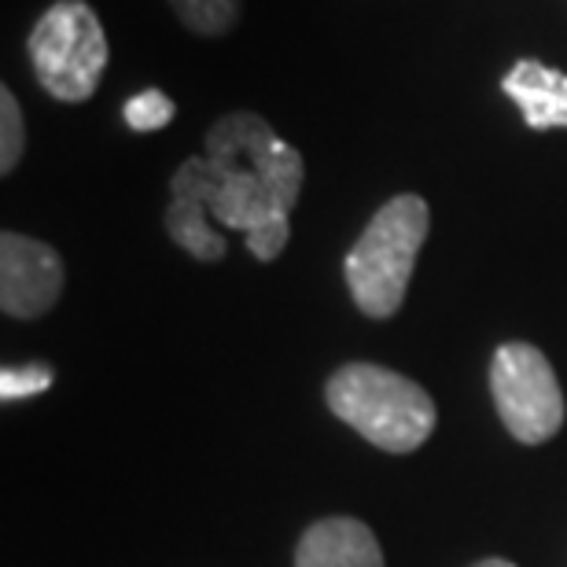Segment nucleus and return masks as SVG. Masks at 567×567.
<instances>
[{"label": "nucleus", "instance_id": "nucleus-15", "mask_svg": "<svg viewBox=\"0 0 567 567\" xmlns=\"http://www.w3.org/2000/svg\"><path fill=\"white\" fill-rule=\"evenodd\" d=\"M472 567H516V564H508V560H502V557H486V560H475Z\"/></svg>", "mask_w": 567, "mask_h": 567}, {"label": "nucleus", "instance_id": "nucleus-6", "mask_svg": "<svg viewBox=\"0 0 567 567\" xmlns=\"http://www.w3.org/2000/svg\"><path fill=\"white\" fill-rule=\"evenodd\" d=\"M66 266L60 251L22 233L0 236V310L16 321H38L60 302Z\"/></svg>", "mask_w": 567, "mask_h": 567}, {"label": "nucleus", "instance_id": "nucleus-3", "mask_svg": "<svg viewBox=\"0 0 567 567\" xmlns=\"http://www.w3.org/2000/svg\"><path fill=\"white\" fill-rule=\"evenodd\" d=\"M427 229V199L416 196V192H402V196L388 199L372 214L365 233L347 251V288L354 295L358 310L372 317V321H388V317L402 310Z\"/></svg>", "mask_w": 567, "mask_h": 567}, {"label": "nucleus", "instance_id": "nucleus-4", "mask_svg": "<svg viewBox=\"0 0 567 567\" xmlns=\"http://www.w3.org/2000/svg\"><path fill=\"white\" fill-rule=\"evenodd\" d=\"M38 85L60 104H85L104 82L111 49L104 22L85 0H55L27 38Z\"/></svg>", "mask_w": 567, "mask_h": 567}, {"label": "nucleus", "instance_id": "nucleus-11", "mask_svg": "<svg viewBox=\"0 0 567 567\" xmlns=\"http://www.w3.org/2000/svg\"><path fill=\"white\" fill-rule=\"evenodd\" d=\"M196 38H229L244 19V0H166Z\"/></svg>", "mask_w": 567, "mask_h": 567}, {"label": "nucleus", "instance_id": "nucleus-10", "mask_svg": "<svg viewBox=\"0 0 567 567\" xmlns=\"http://www.w3.org/2000/svg\"><path fill=\"white\" fill-rule=\"evenodd\" d=\"M274 141L280 137L262 115H255V111H229V115H221L207 130L203 155L214 158V163H251Z\"/></svg>", "mask_w": 567, "mask_h": 567}, {"label": "nucleus", "instance_id": "nucleus-5", "mask_svg": "<svg viewBox=\"0 0 567 567\" xmlns=\"http://www.w3.org/2000/svg\"><path fill=\"white\" fill-rule=\"evenodd\" d=\"M491 394L508 435L542 446L564 427V391L549 358L535 343H502L491 361Z\"/></svg>", "mask_w": 567, "mask_h": 567}, {"label": "nucleus", "instance_id": "nucleus-2", "mask_svg": "<svg viewBox=\"0 0 567 567\" xmlns=\"http://www.w3.org/2000/svg\"><path fill=\"white\" fill-rule=\"evenodd\" d=\"M324 399L347 427L383 453H413L435 431V402L416 380L372 361H350L324 383Z\"/></svg>", "mask_w": 567, "mask_h": 567}, {"label": "nucleus", "instance_id": "nucleus-9", "mask_svg": "<svg viewBox=\"0 0 567 567\" xmlns=\"http://www.w3.org/2000/svg\"><path fill=\"white\" fill-rule=\"evenodd\" d=\"M210 210L207 203L196 188L188 185L185 177H169V203H166V214H163V225H166V236L174 240L181 251L192 255L196 262H221L229 244L225 236L210 225Z\"/></svg>", "mask_w": 567, "mask_h": 567}, {"label": "nucleus", "instance_id": "nucleus-12", "mask_svg": "<svg viewBox=\"0 0 567 567\" xmlns=\"http://www.w3.org/2000/svg\"><path fill=\"white\" fill-rule=\"evenodd\" d=\"M22 152H27V118H22L16 93L4 85L0 89V174H16Z\"/></svg>", "mask_w": 567, "mask_h": 567}, {"label": "nucleus", "instance_id": "nucleus-7", "mask_svg": "<svg viewBox=\"0 0 567 567\" xmlns=\"http://www.w3.org/2000/svg\"><path fill=\"white\" fill-rule=\"evenodd\" d=\"M295 567H388L369 524L354 516H328L306 527L295 549Z\"/></svg>", "mask_w": 567, "mask_h": 567}, {"label": "nucleus", "instance_id": "nucleus-8", "mask_svg": "<svg viewBox=\"0 0 567 567\" xmlns=\"http://www.w3.org/2000/svg\"><path fill=\"white\" fill-rule=\"evenodd\" d=\"M502 93L524 111L530 130H567V74L538 60H519L502 78Z\"/></svg>", "mask_w": 567, "mask_h": 567}, {"label": "nucleus", "instance_id": "nucleus-13", "mask_svg": "<svg viewBox=\"0 0 567 567\" xmlns=\"http://www.w3.org/2000/svg\"><path fill=\"white\" fill-rule=\"evenodd\" d=\"M122 115H126V126L137 130V133H155V130H166L169 122H174L177 107L174 100H169L163 89H144V93L130 96L126 107H122Z\"/></svg>", "mask_w": 567, "mask_h": 567}, {"label": "nucleus", "instance_id": "nucleus-14", "mask_svg": "<svg viewBox=\"0 0 567 567\" xmlns=\"http://www.w3.org/2000/svg\"><path fill=\"white\" fill-rule=\"evenodd\" d=\"M52 383V372L41 365H27V369H4L0 377V391H4V402L11 399H27V394H41Z\"/></svg>", "mask_w": 567, "mask_h": 567}, {"label": "nucleus", "instance_id": "nucleus-1", "mask_svg": "<svg viewBox=\"0 0 567 567\" xmlns=\"http://www.w3.org/2000/svg\"><path fill=\"white\" fill-rule=\"evenodd\" d=\"M207 203L221 229L244 233V244L258 262H274L291 240V207L302 192V155L288 141H274L255 163H214L192 155L177 166Z\"/></svg>", "mask_w": 567, "mask_h": 567}]
</instances>
